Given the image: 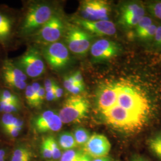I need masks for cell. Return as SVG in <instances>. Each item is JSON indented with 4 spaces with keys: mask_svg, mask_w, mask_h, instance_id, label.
<instances>
[{
    "mask_svg": "<svg viewBox=\"0 0 161 161\" xmlns=\"http://www.w3.org/2000/svg\"><path fill=\"white\" fill-rule=\"evenodd\" d=\"M55 84L56 82L54 80H52L50 79L47 80L45 81V84H44V89L46 92H48L53 90Z\"/></svg>",
    "mask_w": 161,
    "mask_h": 161,
    "instance_id": "obj_33",
    "label": "cell"
},
{
    "mask_svg": "<svg viewBox=\"0 0 161 161\" xmlns=\"http://www.w3.org/2000/svg\"><path fill=\"white\" fill-rule=\"evenodd\" d=\"M83 152L74 149L68 150L62 154L60 161H76Z\"/></svg>",
    "mask_w": 161,
    "mask_h": 161,
    "instance_id": "obj_23",
    "label": "cell"
},
{
    "mask_svg": "<svg viewBox=\"0 0 161 161\" xmlns=\"http://www.w3.org/2000/svg\"><path fill=\"white\" fill-rule=\"evenodd\" d=\"M25 94L27 102L31 106L34 108H38L40 106L38 100L37 94L34 92L31 86H26L25 88Z\"/></svg>",
    "mask_w": 161,
    "mask_h": 161,
    "instance_id": "obj_19",
    "label": "cell"
},
{
    "mask_svg": "<svg viewBox=\"0 0 161 161\" xmlns=\"http://www.w3.org/2000/svg\"><path fill=\"white\" fill-rule=\"evenodd\" d=\"M2 74L3 80L8 86L18 90L26 88L27 76L22 69L10 61L6 60L3 64Z\"/></svg>",
    "mask_w": 161,
    "mask_h": 161,
    "instance_id": "obj_8",
    "label": "cell"
},
{
    "mask_svg": "<svg viewBox=\"0 0 161 161\" xmlns=\"http://www.w3.org/2000/svg\"><path fill=\"white\" fill-rule=\"evenodd\" d=\"M66 42L70 52L77 55H85L92 46V36L80 27L70 26L65 35Z\"/></svg>",
    "mask_w": 161,
    "mask_h": 161,
    "instance_id": "obj_3",
    "label": "cell"
},
{
    "mask_svg": "<svg viewBox=\"0 0 161 161\" xmlns=\"http://www.w3.org/2000/svg\"><path fill=\"white\" fill-rule=\"evenodd\" d=\"M19 68L26 75L32 78L38 77L45 71V64L40 54L36 49L30 48L18 61Z\"/></svg>",
    "mask_w": 161,
    "mask_h": 161,
    "instance_id": "obj_5",
    "label": "cell"
},
{
    "mask_svg": "<svg viewBox=\"0 0 161 161\" xmlns=\"http://www.w3.org/2000/svg\"><path fill=\"white\" fill-rule=\"evenodd\" d=\"M64 85L65 89L68 92H71L72 90L74 88V86L76 85H77V84L75 82V80H74L73 77H72V76L71 75V76H67V77L64 78Z\"/></svg>",
    "mask_w": 161,
    "mask_h": 161,
    "instance_id": "obj_29",
    "label": "cell"
},
{
    "mask_svg": "<svg viewBox=\"0 0 161 161\" xmlns=\"http://www.w3.org/2000/svg\"><path fill=\"white\" fill-rule=\"evenodd\" d=\"M152 20L151 18L145 16L142 17L139 21L138 24L136 26V31L137 34L147 28L151 25H152Z\"/></svg>",
    "mask_w": 161,
    "mask_h": 161,
    "instance_id": "obj_25",
    "label": "cell"
},
{
    "mask_svg": "<svg viewBox=\"0 0 161 161\" xmlns=\"http://www.w3.org/2000/svg\"><path fill=\"white\" fill-rule=\"evenodd\" d=\"M20 108L19 103L9 102L0 100V111L5 114H12L17 112Z\"/></svg>",
    "mask_w": 161,
    "mask_h": 161,
    "instance_id": "obj_20",
    "label": "cell"
},
{
    "mask_svg": "<svg viewBox=\"0 0 161 161\" xmlns=\"http://www.w3.org/2000/svg\"><path fill=\"white\" fill-rule=\"evenodd\" d=\"M53 92H54V93L55 94L56 100L61 97L63 95V93H64V91H63L62 88L58 86L57 84H55V85L54 86Z\"/></svg>",
    "mask_w": 161,
    "mask_h": 161,
    "instance_id": "obj_35",
    "label": "cell"
},
{
    "mask_svg": "<svg viewBox=\"0 0 161 161\" xmlns=\"http://www.w3.org/2000/svg\"><path fill=\"white\" fill-rule=\"evenodd\" d=\"M157 26L155 24L151 25L147 28L144 29L142 32H140L137 34L140 38L147 40H152L154 38L156 31L157 29Z\"/></svg>",
    "mask_w": 161,
    "mask_h": 161,
    "instance_id": "obj_24",
    "label": "cell"
},
{
    "mask_svg": "<svg viewBox=\"0 0 161 161\" xmlns=\"http://www.w3.org/2000/svg\"><path fill=\"white\" fill-rule=\"evenodd\" d=\"M92 158L90 156L85 152H83L76 161H92Z\"/></svg>",
    "mask_w": 161,
    "mask_h": 161,
    "instance_id": "obj_36",
    "label": "cell"
},
{
    "mask_svg": "<svg viewBox=\"0 0 161 161\" xmlns=\"http://www.w3.org/2000/svg\"><path fill=\"white\" fill-rule=\"evenodd\" d=\"M73 135L77 145L80 146H84L91 137L89 131L82 127H78L76 128Z\"/></svg>",
    "mask_w": 161,
    "mask_h": 161,
    "instance_id": "obj_18",
    "label": "cell"
},
{
    "mask_svg": "<svg viewBox=\"0 0 161 161\" xmlns=\"http://www.w3.org/2000/svg\"><path fill=\"white\" fill-rule=\"evenodd\" d=\"M13 21L11 17L0 12V44H4L11 36Z\"/></svg>",
    "mask_w": 161,
    "mask_h": 161,
    "instance_id": "obj_13",
    "label": "cell"
},
{
    "mask_svg": "<svg viewBox=\"0 0 161 161\" xmlns=\"http://www.w3.org/2000/svg\"><path fill=\"white\" fill-rule=\"evenodd\" d=\"M42 54L47 62L54 70L63 69L69 64V49L62 42L48 44L43 48Z\"/></svg>",
    "mask_w": 161,
    "mask_h": 161,
    "instance_id": "obj_4",
    "label": "cell"
},
{
    "mask_svg": "<svg viewBox=\"0 0 161 161\" xmlns=\"http://www.w3.org/2000/svg\"><path fill=\"white\" fill-rule=\"evenodd\" d=\"M6 152L3 149H0V161H5Z\"/></svg>",
    "mask_w": 161,
    "mask_h": 161,
    "instance_id": "obj_40",
    "label": "cell"
},
{
    "mask_svg": "<svg viewBox=\"0 0 161 161\" xmlns=\"http://www.w3.org/2000/svg\"><path fill=\"white\" fill-rule=\"evenodd\" d=\"M144 7L138 3H130L125 4L121 7V16L125 15H139L144 16Z\"/></svg>",
    "mask_w": 161,
    "mask_h": 161,
    "instance_id": "obj_14",
    "label": "cell"
},
{
    "mask_svg": "<svg viewBox=\"0 0 161 161\" xmlns=\"http://www.w3.org/2000/svg\"><path fill=\"white\" fill-rule=\"evenodd\" d=\"M155 43L158 46H161V25L157 27L155 35L154 36Z\"/></svg>",
    "mask_w": 161,
    "mask_h": 161,
    "instance_id": "obj_34",
    "label": "cell"
},
{
    "mask_svg": "<svg viewBox=\"0 0 161 161\" xmlns=\"http://www.w3.org/2000/svg\"><path fill=\"white\" fill-rule=\"evenodd\" d=\"M58 144L62 149L64 150L73 149L78 146L73 134L69 132H62L59 135Z\"/></svg>",
    "mask_w": 161,
    "mask_h": 161,
    "instance_id": "obj_15",
    "label": "cell"
},
{
    "mask_svg": "<svg viewBox=\"0 0 161 161\" xmlns=\"http://www.w3.org/2000/svg\"><path fill=\"white\" fill-rule=\"evenodd\" d=\"M32 154L26 147H17L13 152L10 161H31Z\"/></svg>",
    "mask_w": 161,
    "mask_h": 161,
    "instance_id": "obj_17",
    "label": "cell"
},
{
    "mask_svg": "<svg viewBox=\"0 0 161 161\" xmlns=\"http://www.w3.org/2000/svg\"><path fill=\"white\" fill-rule=\"evenodd\" d=\"M75 23L80 28L90 34L97 36H110L115 34L116 29L115 24L109 20L91 21L80 19L75 20Z\"/></svg>",
    "mask_w": 161,
    "mask_h": 161,
    "instance_id": "obj_10",
    "label": "cell"
},
{
    "mask_svg": "<svg viewBox=\"0 0 161 161\" xmlns=\"http://www.w3.org/2000/svg\"><path fill=\"white\" fill-rule=\"evenodd\" d=\"M110 149L109 140L105 136L100 134L92 135L84 145V152L94 158L106 156Z\"/></svg>",
    "mask_w": 161,
    "mask_h": 161,
    "instance_id": "obj_11",
    "label": "cell"
},
{
    "mask_svg": "<svg viewBox=\"0 0 161 161\" xmlns=\"http://www.w3.org/2000/svg\"><path fill=\"white\" fill-rule=\"evenodd\" d=\"M90 103L84 96L76 95L68 98L60 110L58 116L63 124L80 122L89 112Z\"/></svg>",
    "mask_w": 161,
    "mask_h": 161,
    "instance_id": "obj_1",
    "label": "cell"
},
{
    "mask_svg": "<svg viewBox=\"0 0 161 161\" xmlns=\"http://www.w3.org/2000/svg\"><path fill=\"white\" fill-rule=\"evenodd\" d=\"M20 131H21L20 129H19L15 127H12L7 129L5 131V132L7 135H8L12 137H16L19 135V132H20Z\"/></svg>",
    "mask_w": 161,
    "mask_h": 161,
    "instance_id": "obj_31",
    "label": "cell"
},
{
    "mask_svg": "<svg viewBox=\"0 0 161 161\" xmlns=\"http://www.w3.org/2000/svg\"><path fill=\"white\" fill-rule=\"evenodd\" d=\"M41 152L42 156L46 159L52 158V153L46 138H44L41 146Z\"/></svg>",
    "mask_w": 161,
    "mask_h": 161,
    "instance_id": "obj_27",
    "label": "cell"
},
{
    "mask_svg": "<svg viewBox=\"0 0 161 161\" xmlns=\"http://www.w3.org/2000/svg\"><path fill=\"white\" fill-rule=\"evenodd\" d=\"M92 161H113L111 158L107 156L104 157H100V158H97L92 159Z\"/></svg>",
    "mask_w": 161,
    "mask_h": 161,
    "instance_id": "obj_39",
    "label": "cell"
},
{
    "mask_svg": "<svg viewBox=\"0 0 161 161\" xmlns=\"http://www.w3.org/2000/svg\"><path fill=\"white\" fill-rule=\"evenodd\" d=\"M62 121L53 110H47L38 116L34 121V126L37 132L44 133L58 131L62 127Z\"/></svg>",
    "mask_w": 161,
    "mask_h": 161,
    "instance_id": "obj_12",
    "label": "cell"
},
{
    "mask_svg": "<svg viewBox=\"0 0 161 161\" xmlns=\"http://www.w3.org/2000/svg\"><path fill=\"white\" fill-rule=\"evenodd\" d=\"M46 98L48 101H53V100H56L53 90L50 92H46Z\"/></svg>",
    "mask_w": 161,
    "mask_h": 161,
    "instance_id": "obj_37",
    "label": "cell"
},
{
    "mask_svg": "<svg viewBox=\"0 0 161 161\" xmlns=\"http://www.w3.org/2000/svg\"><path fill=\"white\" fill-rule=\"evenodd\" d=\"M37 97H38L39 104L41 106V104L43 103V101L46 98V91L44 88H43L42 86H41L40 90L38 91V92H37Z\"/></svg>",
    "mask_w": 161,
    "mask_h": 161,
    "instance_id": "obj_32",
    "label": "cell"
},
{
    "mask_svg": "<svg viewBox=\"0 0 161 161\" xmlns=\"http://www.w3.org/2000/svg\"><path fill=\"white\" fill-rule=\"evenodd\" d=\"M74 80H75V82L80 86H84V80H83V77L82 74L80 71H77L72 75Z\"/></svg>",
    "mask_w": 161,
    "mask_h": 161,
    "instance_id": "obj_30",
    "label": "cell"
},
{
    "mask_svg": "<svg viewBox=\"0 0 161 161\" xmlns=\"http://www.w3.org/2000/svg\"><path fill=\"white\" fill-rule=\"evenodd\" d=\"M120 52V47L116 42L107 39H101L93 43L90 52L92 58L97 61L108 60L116 57Z\"/></svg>",
    "mask_w": 161,
    "mask_h": 161,
    "instance_id": "obj_9",
    "label": "cell"
},
{
    "mask_svg": "<svg viewBox=\"0 0 161 161\" xmlns=\"http://www.w3.org/2000/svg\"><path fill=\"white\" fill-rule=\"evenodd\" d=\"M17 118L12 114H4L1 119V125L5 131L7 129L13 127Z\"/></svg>",
    "mask_w": 161,
    "mask_h": 161,
    "instance_id": "obj_22",
    "label": "cell"
},
{
    "mask_svg": "<svg viewBox=\"0 0 161 161\" xmlns=\"http://www.w3.org/2000/svg\"><path fill=\"white\" fill-rule=\"evenodd\" d=\"M110 12L109 5L104 1H85L82 3L80 6V13L83 19L87 20H107Z\"/></svg>",
    "mask_w": 161,
    "mask_h": 161,
    "instance_id": "obj_6",
    "label": "cell"
},
{
    "mask_svg": "<svg viewBox=\"0 0 161 161\" xmlns=\"http://www.w3.org/2000/svg\"><path fill=\"white\" fill-rule=\"evenodd\" d=\"M46 139L52 151V158L54 159H59L62 156V153L58 142L53 137H47Z\"/></svg>",
    "mask_w": 161,
    "mask_h": 161,
    "instance_id": "obj_21",
    "label": "cell"
},
{
    "mask_svg": "<svg viewBox=\"0 0 161 161\" xmlns=\"http://www.w3.org/2000/svg\"><path fill=\"white\" fill-rule=\"evenodd\" d=\"M149 10L154 16L161 20V2L151 4L149 6Z\"/></svg>",
    "mask_w": 161,
    "mask_h": 161,
    "instance_id": "obj_28",
    "label": "cell"
},
{
    "mask_svg": "<svg viewBox=\"0 0 161 161\" xmlns=\"http://www.w3.org/2000/svg\"><path fill=\"white\" fill-rule=\"evenodd\" d=\"M53 16L52 8L47 4H37L31 6L23 21L22 32L28 34L40 29Z\"/></svg>",
    "mask_w": 161,
    "mask_h": 161,
    "instance_id": "obj_2",
    "label": "cell"
},
{
    "mask_svg": "<svg viewBox=\"0 0 161 161\" xmlns=\"http://www.w3.org/2000/svg\"><path fill=\"white\" fill-rule=\"evenodd\" d=\"M0 100L9 102L19 103L17 96L7 90H4L0 92Z\"/></svg>",
    "mask_w": 161,
    "mask_h": 161,
    "instance_id": "obj_26",
    "label": "cell"
},
{
    "mask_svg": "<svg viewBox=\"0 0 161 161\" xmlns=\"http://www.w3.org/2000/svg\"><path fill=\"white\" fill-rule=\"evenodd\" d=\"M130 161H150L149 159L145 158L142 156L136 155L132 156V158Z\"/></svg>",
    "mask_w": 161,
    "mask_h": 161,
    "instance_id": "obj_38",
    "label": "cell"
},
{
    "mask_svg": "<svg viewBox=\"0 0 161 161\" xmlns=\"http://www.w3.org/2000/svg\"><path fill=\"white\" fill-rule=\"evenodd\" d=\"M64 32V25L60 17L53 15L44 24L36 34L38 40L41 42L50 44L56 42L62 37Z\"/></svg>",
    "mask_w": 161,
    "mask_h": 161,
    "instance_id": "obj_7",
    "label": "cell"
},
{
    "mask_svg": "<svg viewBox=\"0 0 161 161\" xmlns=\"http://www.w3.org/2000/svg\"><path fill=\"white\" fill-rule=\"evenodd\" d=\"M147 145L151 152L161 160V132L150 138Z\"/></svg>",
    "mask_w": 161,
    "mask_h": 161,
    "instance_id": "obj_16",
    "label": "cell"
}]
</instances>
